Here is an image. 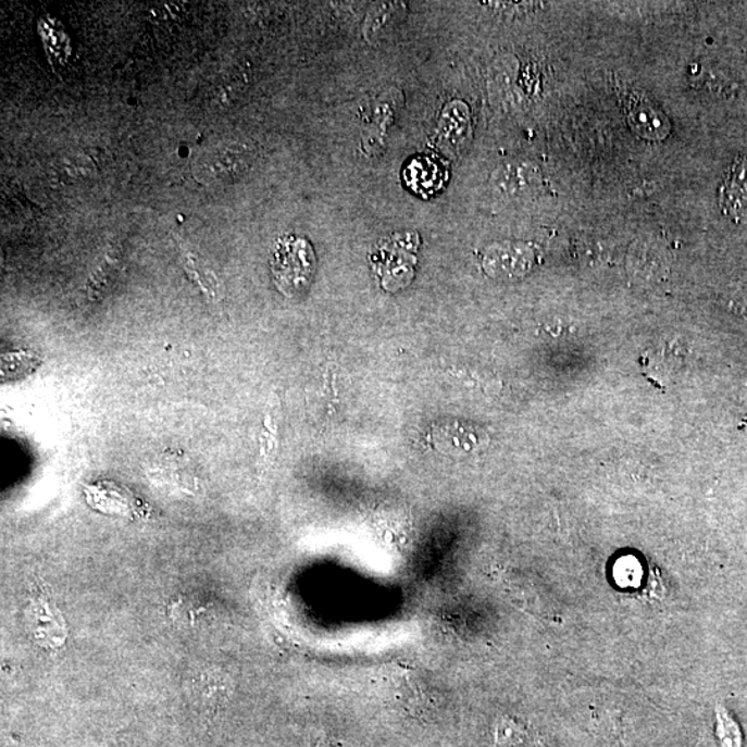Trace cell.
Here are the masks:
<instances>
[{"mask_svg": "<svg viewBox=\"0 0 747 747\" xmlns=\"http://www.w3.org/2000/svg\"><path fill=\"white\" fill-rule=\"evenodd\" d=\"M316 269L313 248L302 238L288 237L278 242L272 259L274 283L279 291L295 297L307 291Z\"/></svg>", "mask_w": 747, "mask_h": 747, "instance_id": "1", "label": "cell"}, {"mask_svg": "<svg viewBox=\"0 0 747 747\" xmlns=\"http://www.w3.org/2000/svg\"><path fill=\"white\" fill-rule=\"evenodd\" d=\"M624 113L628 125L638 136L649 140H660L669 135L670 125L664 114L655 107L647 96L627 88L620 90Z\"/></svg>", "mask_w": 747, "mask_h": 747, "instance_id": "2", "label": "cell"}, {"mask_svg": "<svg viewBox=\"0 0 747 747\" xmlns=\"http://www.w3.org/2000/svg\"><path fill=\"white\" fill-rule=\"evenodd\" d=\"M719 202L724 215L736 217L747 210V160L738 157L721 186Z\"/></svg>", "mask_w": 747, "mask_h": 747, "instance_id": "3", "label": "cell"}, {"mask_svg": "<svg viewBox=\"0 0 747 747\" xmlns=\"http://www.w3.org/2000/svg\"><path fill=\"white\" fill-rule=\"evenodd\" d=\"M486 266L495 276H520L531 267L533 256L531 249L522 246H497L489 252Z\"/></svg>", "mask_w": 747, "mask_h": 747, "instance_id": "4", "label": "cell"}, {"mask_svg": "<svg viewBox=\"0 0 747 747\" xmlns=\"http://www.w3.org/2000/svg\"><path fill=\"white\" fill-rule=\"evenodd\" d=\"M730 304L735 313L747 318V274L740 277L738 282L734 283L733 291H731Z\"/></svg>", "mask_w": 747, "mask_h": 747, "instance_id": "5", "label": "cell"}]
</instances>
